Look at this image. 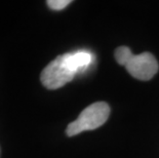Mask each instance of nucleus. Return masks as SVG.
Here are the masks:
<instances>
[{
  "label": "nucleus",
  "instance_id": "1",
  "mask_svg": "<svg viewBox=\"0 0 159 158\" xmlns=\"http://www.w3.org/2000/svg\"><path fill=\"white\" fill-rule=\"evenodd\" d=\"M110 115V107L105 102H97L86 107L78 118L67 126L66 133L69 137L76 136L82 132L93 130L102 126Z\"/></svg>",
  "mask_w": 159,
  "mask_h": 158
},
{
  "label": "nucleus",
  "instance_id": "2",
  "mask_svg": "<svg viewBox=\"0 0 159 158\" xmlns=\"http://www.w3.org/2000/svg\"><path fill=\"white\" fill-rule=\"evenodd\" d=\"M76 73L71 70L64 61L63 56H59L42 70L40 80L48 89H57L70 82Z\"/></svg>",
  "mask_w": 159,
  "mask_h": 158
},
{
  "label": "nucleus",
  "instance_id": "3",
  "mask_svg": "<svg viewBox=\"0 0 159 158\" xmlns=\"http://www.w3.org/2000/svg\"><path fill=\"white\" fill-rule=\"evenodd\" d=\"M124 67L133 77L144 81L150 80L159 69L157 60L150 52L133 55Z\"/></svg>",
  "mask_w": 159,
  "mask_h": 158
},
{
  "label": "nucleus",
  "instance_id": "4",
  "mask_svg": "<svg viewBox=\"0 0 159 158\" xmlns=\"http://www.w3.org/2000/svg\"><path fill=\"white\" fill-rule=\"evenodd\" d=\"M62 56L67 66L76 74L85 71L93 60V56L87 50H77Z\"/></svg>",
  "mask_w": 159,
  "mask_h": 158
},
{
  "label": "nucleus",
  "instance_id": "5",
  "mask_svg": "<svg viewBox=\"0 0 159 158\" xmlns=\"http://www.w3.org/2000/svg\"><path fill=\"white\" fill-rule=\"evenodd\" d=\"M114 55L117 63L122 66H125L126 63L129 61V59L133 56L134 53L131 52V50L127 46H120V47L116 48Z\"/></svg>",
  "mask_w": 159,
  "mask_h": 158
},
{
  "label": "nucleus",
  "instance_id": "6",
  "mask_svg": "<svg viewBox=\"0 0 159 158\" xmlns=\"http://www.w3.org/2000/svg\"><path fill=\"white\" fill-rule=\"evenodd\" d=\"M46 3L48 7L53 9V11H62L70 4L71 0H48V1H46Z\"/></svg>",
  "mask_w": 159,
  "mask_h": 158
}]
</instances>
